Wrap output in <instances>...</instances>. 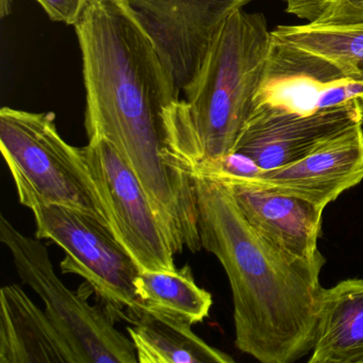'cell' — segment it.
I'll use <instances>...</instances> for the list:
<instances>
[{"label":"cell","mask_w":363,"mask_h":363,"mask_svg":"<svg viewBox=\"0 0 363 363\" xmlns=\"http://www.w3.org/2000/svg\"><path fill=\"white\" fill-rule=\"evenodd\" d=\"M135 293L142 305L182 316L192 325L203 323L213 305L211 293L195 282L189 265L175 271H140Z\"/></svg>","instance_id":"obj_16"},{"label":"cell","mask_w":363,"mask_h":363,"mask_svg":"<svg viewBox=\"0 0 363 363\" xmlns=\"http://www.w3.org/2000/svg\"><path fill=\"white\" fill-rule=\"evenodd\" d=\"M12 0H0V16L7 18L11 14Z\"/></svg>","instance_id":"obj_21"},{"label":"cell","mask_w":363,"mask_h":363,"mask_svg":"<svg viewBox=\"0 0 363 363\" xmlns=\"http://www.w3.org/2000/svg\"><path fill=\"white\" fill-rule=\"evenodd\" d=\"M86 89L89 140L106 138L141 182L176 254L201 250L190 176L167 146L164 112L179 101L154 39L126 0H86L74 25Z\"/></svg>","instance_id":"obj_1"},{"label":"cell","mask_w":363,"mask_h":363,"mask_svg":"<svg viewBox=\"0 0 363 363\" xmlns=\"http://www.w3.org/2000/svg\"><path fill=\"white\" fill-rule=\"evenodd\" d=\"M354 99L363 101V82L348 76L330 59L272 33L267 67L255 106L311 116Z\"/></svg>","instance_id":"obj_9"},{"label":"cell","mask_w":363,"mask_h":363,"mask_svg":"<svg viewBox=\"0 0 363 363\" xmlns=\"http://www.w3.org/2000/svg\"><path fill=\"white\" fill-rule=\"evenodd\" d=\"M275 37L337 63L348 76L363 82V23L348 26H278Z\"/></svg>","instance_id":"obj_17"},{"label":"cell","mask_w":363,"mask_h":363,"mask_svg":"<svg viewBox=\"0 0 363 363\" xmlns=\"http://www.w3.org/2000/svg\"><path fill=\"white\" fill-rule=\"evenodd\" d=\"M223 184L228 186L252 228L278 250L298 260H314L322 255L318 240L325 208L255 180L231 179Z\"/></svg>","instance_id":"obj_11"},{"label":"cell","mask_w":363,"mask_h":363,"mask_svg":"<svg viewBox=\"0 0 363 363\" xmlns=\"http://www.w3.org/2000/svg\"><path fill=\"white\" fill-rule=\"evenodd\" d=\"M286 11L301 20L314 23L330 7L333 0H284Z\"/></svg>","instance_id":"obj_20"},{"label":"cell","mask_w":363,"mask_h":363,"mask_svg":"<svg viewBox=\"0 0 363 363\" xmlns=\"http://www.w3.org/2000/svg\"><path fill=\"white\" fill-rule=\"evenodd\" d=\"M124 318L141 363H233L226 352L206 343L186 318L156 308L139 305Z\"/></svg>","instance_id":"obj_14"},{"label":"cell","mask_w":363,"mask_h":363,"mask_svg":"<svg viewBox=\"0 0 363 363\" xmlns=\"http://www.w3.org/2000/svg\"><path fill=\"white\" fill-rule=\"evenodd\" d=\"M0 241L9 250L16 273L43 301L45 311L69 340L82 363H135L130 337L114 326L110 312L89 303L57 275L41 240L21 233L0 216Z\"/></svg>","instance_id":"obj_5"},{"label":"cell","mask_w":363,"mask_h":363,"mask_svg":"<svg viewBox=\"0 0 363 363\" xmlns=\"http://www.w3.org/2000/svg\"><path fill=\"white\" fill-rule=\"evenodd\" d=\"M362 23L363 0H333L330 7L313 24L348 26Z\"/></svg>","instance_id":"obj_18"},{"label":"cell","mask_w":363,"mask_h":363,"mask_svg":"<svg viewBox=\"0 0 363 363\" xmlns=\"http://www.w3.org/2000/svg\"><path fill=\"white\" fill-rule=\"evenodd\" d=\"M52 22L74 26L82 13L86 0H35Z\"/></svg>","instance_id":"obj_19"},{"label":"cell","mask_w":363,"mask_h":363,"mask_svg":"<svg viewBox=\"0 0 363 363\" xmlns=\"http://www.w3.org/2000/svg\"><path fill=\"white\" fill-rule=\"evenodd\" d=\"M309 363H363V279L323 288Z\"/></svg>","instance_id":"obj_15"},{"label":"cell","mask_w":363,"mask_h":363,"mask_svg":"<svg viewBox=\"0 0 363 363\" xmlns=\"http://www.w3.org/2000/svg\"><path fill=\"white\" fill-rule=\"evenodd\" d=\"M201 247L230 284L238 350L262 363H292L311 352L325 258L298 260L259 235L227 184L191 175Z\"/></svg>","instance_id":"obj_2"},{"label":"cell","mask_w":363,"mask_h":363,"mask_svg":"<svg viewBox=\"0 0 363 363\" xmlns=\"http://www.w3.org/2000/svg\"><path fill=\"white\" fill-rule=\"evenodd\" d=\"M272 43L262 13L231 14L212 40L201 69L164 112L172 156L186 172L231 154L255 108Z\"/></svg>","instance_id":"obj_3"},{"label":"cell","mask_w":363,"mask_h":363,"mask_svg":"<svg viewBox=\"0 0 363 363\" xmlns=\"http://www.w3.org/2000/svg\"><path fill=\"white\" fill-rule=\"evenodd\" d=\"M0 150L18 197L74 208L109 226L82 148L61 137L54 112L4 107L0 110Z\"/></svg>","instance_id":"obj_4"},{"label":"cell","mask_w":363,"mask_h":363,"mask_svg":"<svg viewBox=\"0 0 363 363\" xmlns=\"http://www.w3.org/2000/svg\"><path fill=\"white\" fill-rule=\"evenodd\" d=\"M363 124V101L301 116L256 105L233 152L245 155L262 171L296 162L343 131Z\"/></svg>","instance_id":"obj_10"},{"label":"cell","mask_w":363,"mask_h":363,"mask_svg":"<svg viewBox=\"0 0 363 363\" xmlns=\"http://www.w3.org/2000/svg\"><path fill=\"white\" fill-rule=\"evenodd\" d=\"M154 39L178 91L192 82L225 21L252 0H126Z\"/></svg>","instance_id":"obj_8"},{"label":"cell","mask_w":363,"mask_h":363,"mask_svg":"<svg viewBox=\"0 0 363 363\" xmlns=\"http://www.w3.org/2000/svg\"><path fill=\"white\" fill-rule=\"evenodd\" d=\"M80 148L110 228L140 269H177L171 233L122 155L103 137L93 138Z\"/></svg>","instance_id":"obj_7"},{"label":"cell","mask_w":363,"mask_h":363,"mask_svg":"<svg viewBox=\"0 0 363 363\" xmlns=\"http://www.w3.org/2000/svg\"><path fill=\"white\" fill-rule=\"evenodd\" d=\"M250 180L325 208L363 180V124L335 135L296 162L261 171Z\"/></svg>","instance_id":"obj_12"},{"label":"cell","mask_w":363,"mask_h":363,"mask_svg":"<svg viewBox=\"0 0 363 363\" xmlns=\"http://www.w3.org/2000/svg\"><path fill=\"white\" fill-rule=\"evenodd\" d=\"M0 363H82L56 323L18 284L0 290Z\"/></svg>","instance_id":"obj_13"},{"label":"cell","mask_w":363,"mask_h":363,"mask_svg":"<svg viewBox=\"0 0 363 363\" xmlns=\"http://www.w3.org/2000/svg\"><path fill=\"white\" fill-rule=\"evenodd\" d=\"M18 199L33 213L35 238L50 240L65 250L60 264L63 274L84 278L109 309L141 305L135 293V279L141 269L109 226L74 208L29 196Z\"/></svg>","instance_id":"obj_6"}]
</instances>
